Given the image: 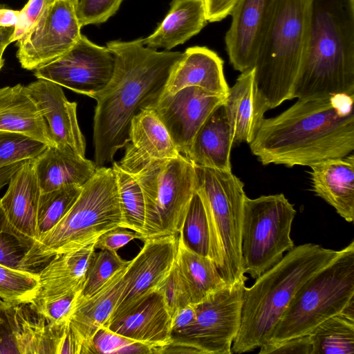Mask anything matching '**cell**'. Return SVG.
<instances>
[{"label": "cell", "mask_w": 354, "mask_h": 354, "mask_svg": "<svg viewBox=\"0 0 354 354\" xmlns=\"http://www.w3.org/2000/svg\"><path fill=\"white\" fill-rule=\"evenodd\" d=\"M106 47L115 57L114 72L106 86L91 97L97 102L93 135L97 168L111 162L128 144L132 119L160 100L183 55L157 51L145 46L142 39L111 41Z\"/></svg>", "instance_id": "obj_1"}, {"label": "cell", "mask_w": 354, "mask_h": 354, "mask_svg": "<svg viewBox=\"0 0 354 354\" xmlns=\"http://www.w3.org/2000/svg\"><path fill=\"white\" fill-rule=\"evenodd\" d=\"M354 95L298 99L261 122L249 143L263 165L308 166L345 157L354 150Z\"/></svg>", "instance_id": "obj_2"}, {"label": "cell", "mask_w": 354, "mask_h": 354, "mask_svg": "<svg viewBox=\"0 0 354 354\" xmlns=\"http://www.w3.org/2000/svg\"><path fill=\"white\" fill-rule=\"evenodd\" d=\"M354 95V0H312L292 98Z\"/></svg>", "instance_id": "obj_3"}, {"label": "cell", "mask_w": 354, "mask_h": 354, "mask_svg": "<svg viewBox=\"0 0 354 354\" xmlns=\"http://www.w3.org/2000/svg\"><path fill=\"white\" fill-rule=\"evenodd\" d=\"M337 252L312 243L294 247L251 287L245 286L241 325L232 353L252 351L268 343L301 286Z\"/></svg>", "instance_id": "obj_4"}, {"label": "cell", "mask_w": 354, "mask_h": 354, "mask_svg": "<svg viewBox=\"0 0 354 354\" xmlns=\"http://www.w3.org/2000/svg\"><path fill=\"white\" fill-rule=\"evenodd\" d=\"M122 222L115 173L112 167H99L66 214L28 250L20 270L35 272L56 256L95 243Z\"/></svg>", "instance_id": "obj_5"}, {"label": "cell", "mask_w": 354, "mask_h": 354, "mask_svg": "<svg viewBox=\"0 0 354 354\" xmlns=\"http://www.w3.org/2000/svg\"><path fill=\"white\" fill-rule=\"evenodd\" d=\"M312 0H274L254 64L259 100L267 111L292 98L306 53Z\"/></svg>", "instance_id": "obj_6"}, {"label": "cell", "mask_w": 354, "mask_h": 354, "mask_svg": "<svg viewBox=\"0 0 354 354\" xmlns=\"http://www.w3.org/2000/svg\"><path fill=\"white\" fill-rule=\"evenodd\" d=\"M209 233V258L230 285L247 281L242 265L244 184L230 171L194 166Z\"/></svg>", "instance_id": "obj_7"}, {"label": "cell", "mask_w": 354, "mask_h": 354, "mask_svg": "<svg viewBox=\"0 0 354 354\" xmlns=\"http://www.w3.org/2000/svg\"><path fill=\"white\" fill-rule=\"evenodd\" d=\"M354 299V241L299 289L268 343L307 335ZM267 344V343H266Z\"/></svg>", "instance_id": "obj_8"}, {"label": "cell", "mask_w": 354, "mask_h": 354, "mask_svg": "<svg viewBox=\"0 0 354 354\" xmlns=\"http://www.w3.org/2000/svg\"><path fill=\"white\" fill-rule=\"evenodd\" d=\"M132 176L141 187L145 203L140 239L178 235L196 190L194 165L180 155L153 161Z\"/></svg>", "instance_id": "obj_9"}, {"label": "cell", "mask_w": 354, "mask_h": 354, "mask_svg": "<svg viewBox=\"0 0 354 354\" xmlns=\"http://www.w3.org/2000/svg\"><path fill=\"white\" fill-rule=\"evenodd\" d=\"M295 214L293 205L283 194L245 196L241 230L245 274L256 279L295 247L290 232Z\"/></svg>", "instance_id": "obj_10"}, {"label": "cell", "mask_w": 354, "mask_h": 354, "mask_svg": "<svg viewBox=\"0 0 354 354\" xmlns=\"http://www.w3.org/2000/svg\"><path fill=\"white\" fill-rule=\"evenodd\" d=\"M245 281L228 284L194 304V321L171 337L162 353L232 354L241 325Z\"/></svg>", "instance_id": "obj_11"}, {"label": "cell", "mask_w": 354, "mask_h": 354, "mask_svg": "<svg viewBox=\"0 0 354 354\" xmlns=\"http://www.w3.org/2000/svg\"><path fill=\"white\" fill-rule=\"evenodd\" d=\"M114 68L115 57L110 50L82 35L66 53L35 69L34 75L91 97L106 86Z\"/></svg>", "instance_id": "obj_12"}, {"label": "cell", "mask_w": 354, "mask_h": 354, "mask_svg": "<svg viewBox=\"0 0 354 354\" xmlns=\"http://www.w3.org/2000/svg\"><path fill=\"white\" fill-rule=\"evenodd\" d=\"M82 28L74 6L66 0H55L17 41V57L21 67L35 70L57 59L77 41Z\"/></svg>", "instance_id": "obj_13"}, {"label": "cell", "mask_w": 354, "mask_h": 354, "mask_svg": "<svg viewBox=\"0 0 354 354\" xmlns=\"http://www.w3.org/2000/svg\"><path fill=\"white\" fill-rule=\"evenodd\" d=\"M178 236L174 234L144 241L140 252L126 268L124 288L109 322L131 310L158 289L174 267Z\"/></svg>", "instance_id": "obj_14"}, {"label": "cell", "mask_w": 354, "mask_h": 354, "mask_svg": "<svg viewBox=\"0 0 354 354\" xmlns=\"http://www.w3.org/2000/svg\"><path fill=\"white\" fill-rule=\"evenodd\" d=\"M225 97L198 86H187L161 97L152 109L178 151L187 158L198 130Z\"/></svg>", "instance_id": "obj_15"}, {"label": "cell", "mask_w": 354, "mask_h": 354, "mask_svg": "<svg viewBox=\"0 0 354 354\" xmlns=\"http://www.w3.org/2000/svg\"><path fill=\"white\" fill-rule=\"evenodd\" d=\"M274 0H238L225 37L230 62L241 73L254 67Z\"/></svg>", "instance_id": "obj_16"}, {"label": "cell", "mask_w": 354, "mask_h": 354, "mask_svg": "<svg viewBox=\"0 0 354 354\" xmlns=\"http://www.w3.org/2000/svg\"><path fill=\"white\" fill-rule=\"evenodd\" d=\"M125 147L124 155L117 163L131 175L153 161L181 155L152 108L142 111L132 119Z\"/></svg>", "instance_id": "obj_17"}, {"label": "cell", "mask_w": 354, "mask_h": 354, "mask_svg": "<svg viewBox=\"0 0 354 354\" xmlns=\"http://www.w3.org/2000/svg\"><path fill=\"white\" fill-rule=\"evenodd\" d=\"M48 126L55 145H65L85 156L86 143L77 118V103L66 98L62 86L38 79L26 86Z\"/></svg>", "instance_id": "obj_18"}, {"label": "cell", "mask_w": 354, "mask_h": 354, "mask_svg": "<svg viewBox=\"0 0 354 354\" xmlns=\"http://www.w3.org/2000/svg\"><path fill=\"white\" fill-rule=\"evenodd\" d=\"M171 317L162 294L155 290L131 310L111 320L106 327L122 336L147 344L162 353L171 343Z\"/></svg>", "instance_id": "obj_19"}, {"label": "cell", "mask_w": 354, "mask_h": 354, "mask_svg": "<svg viewBox=\"0 0 354 354\" xmlns=\"http://www.w3.org/2000/svg\"><path fill=\"white\" fill-rule=\"evenodd\" d=\"M33 160H27L11 176L0 198L10 227L29 248L38 239L37 214L41 194Z\"/></svg>", "instance_id": "obj_20"}, {"label": "cell", "mask_w": 354, "mask_h": 354, "mask_svg": "<svg viewBox=\"0 0 354 354\" xmlns=\"http://www.w3.org/2000/svg\"><path fill=\"white\" fill-rule=\"evenodd\" d=\"M126 268L117 272L90 297L81 295L76 303L69 326L80 344V354H89L93 335L101 327L106 326L124 288Z\"/></svg>", "instance_id": "obj_21"}, {"label": "cell", "mask_w": 354, "mask_h": 354, "mask_svg": "<svg viewBox=\"0 0 354 354\" xmlns=\"http://www.w3.org/2000/svg\"><path fill=\"white\" fill-rule=\"evenodd\" d=\"M187 86L227 96L230 87L223 73V61L205 46L188 48L173 70L162 97Z\"/></svg>", "instance_id": "obj_22"}, {"label": "cell", "mask_w": 354, "mask_h": 354, "mask_svg": "<svg viewBox=\"0 0 354 354\" xmlns=\"http://www.w3.org/2000/svg\"><path fill=\"white\" fill-rule=\"evenodd\" d=\"M41 192L65 186L82 187L95 174V163L65 145L48 146L33 160Z\"/></svg>", "instance_id": "obj_23"}, {"label": "cell", "mask_w": 354, "mask_h": 354, "mask_svg": "<svg viewBox=\"0 0 354 354\" xmlns=\"http://www.w3.org/2000/svg\"><path fill=\"white\" fill-rule=\"evenodd\" d=\"M95 243L53 257L38 273V286L28 303L56 299L83 290Z\"/></svg>", "instance_id": "obj_24"}, {"label": "cell", "mask_w": 354, "mask_h": 354, "mask_svg": "<svg viewBox=\"0 0 354 354\" xmlns=\"http://www.w3.org/2000/svg\"><path fill=\"white\" fill-rule=\"evenodd\" d=\"M313 190L348 222L354 219V155L310 167Z\"/></svg>", "instance_id": "obj_25"}, {"label": "cell", "mask_w": 354, "mask_h": 354, "mask_svg": "<svg viewBox=\"0 0 354 354\" xmlns=\"http://www.w3.org/2000/svg\"><path fill=\"white\" fill-rule=\"evenodd\" d=\"M224 106L233 145L249 144L266 112L258 98L254 68L242 72L238 77L234 86L229 88Z\"/></svg>", "instance_id": "obj_26"}, {"label": "cell", "mask_w": 354, "mask_h": 354, "mask_svg": "<svg viewBox=\"0 0 354 354\" xmlns=\"http://www.w3.org/2000/svg\"><path fill=\"white\" fill-rule=\"evenodd\" d=\"M233 145L223 102L214 110L198 130L187 158L194 166L230 171Z\"/></svg>", "instance_id": "obj_27"}, {"label": "cell", "mask_w": 354, "mask_h": 354, "mask_svg": "<svg viewBox=\"0 0 354 354\" xmlns=\"http://www.w3.org/2000/svg\"><path fill=\"white\" fill-rule=\"evenodd\" d=\"M0 131L23 133L54 145L48 126L26 86L0 88Z\"/></svg>", "instance_id": "obj_28"}, {"label": "cell", "mask_w": 354, "mask_h": 354, "mask_svg": "<svg viewBox=\"0 0 354 354\" xmlns=\"http://www.w3.org/2000/svg\"><path fill=\"white\" fill-rule=\"evenodd\" d=\"M207 22L203 0H173L163 21L142 42L153 49L171 50L197 35Z\"/></svg>", "instance_id": "obj_29"}, {"label": "cell", "mask_w": 354, "mask_h": 354, "mask_svg": "<svg viewBox=\"0 0 354 354\" xmlns=\"http://www.w3.org/2000/svg\"><path fill=\"white\" fill-rule=\"evenodd\" d=\"M175 266L185 285L192 304L201 302L212 292L228 285L209 257L188 249L179 236Z\"/></svg>", "instance_id": "obj_30"}, {"label": "cell", "mask_w": 354, "mask_h": 354, "mask_svg": "<svg viewBox=\"0 0 354 354\" xmlns=\"http://www.w3.org/2000/svg\"><path fill=\"white\" fill-rule=\"evenodd\" d=\"M308 336L311 354H353L354 317L340 313L322 322Z\"/></svg>", "instance_id": "obj_31"}, {"label": "cell", "mask_w": 354, "mask_h": 354, "mask_svg": "<svg viewBox=\"0 0 354 354\" xmlns=\"http://www.w3.org/2000/svg\"><path fill=\"white\" fill-rule=\"evenodd\" d=\"M117 180L118 192L122 212L121 227L138 233L142 232L145 220V203L142 190L137 180L113 163Z\"/></svg>", "instance_id": "obj_32"}, {"label": "cell", "mask_w": 354, "mask_h": 354, "mask_svg": "<svg viewBox=\"0 0 354 354\" xmlns=\"http://www.w3.org/2000/svg\"><path fill=\"white\" fill-rule=\"evenodd\" d=\"M82 187L65 186L50 192H41L37 214L38 239L50 230L66 214L78 198Z\"/></svg>", "instance_id": "obj_33"}, {"label": "cell", "mask_w": 354, "mask_h": 354, "mask_svg": "<svg viewBox=\"0 0 354 354\" xmlns=\"http://www.w3.org/2000/svg\"><path fill=\"white\" fill-rule=\"evenodd\" d=\"M178 236L188 249L209 257L208 223L203 201L196 190L188 205Z\"/></svg>", "instance_id": "obj_34"}, {"label": "cell", "mask_w": 354, "mask_h": 354, "mask_svg": "<svg viewBox=\"0 0 354 354\" xmlns=\"http://www.w3.org/2000/svg\"><path fill=\"white\" fill-rule=\"evenodd\" d=\"M38 280V273L0 263V297L10 304L28 303L35 295Z\"/></svg>", "instance_id": "obj_35"}, {"label": "cell", "mask_w": 354, "mask_h": 354, "mask_svg": "<svg viewBox=\"0 0 354 354\" xmlns=\"http://www.w3.org/2000/svg\"><path fill=\"white\" fill-rule=\"evenodd\" d=\"M129 262L122 259L115 251H95L87 268L82 297H90L99 290L113 275L126 268Z\"/></svg>", "instance_id": "obj_36"}, {"label": "cell", "mask_w": 354, "mask_h": 354, "mask_svg": "<svg viewBox=\"0 0 354 354\" xmlns=\"http://www.w3.org/2000/svg\"><path fill=\"white\" fill-rule=\"evenodd\" d=\"M48 146L23 133L0 131V168L21 161L35 160Z\"/></svg>", "instance_id": "obj_37"}, {"label": "cell", "mask_w": 354, "mask_h": 354, "mask_svg": "<svg viewBox=\"0 0 354 354\" xmlns=\"http://www.w3.org/2000/svg\"><path fill=\"white\" fill-rule=\"evenodd\" d=\"M155 353L149 346L122 336L102 326L93 335L89 354Z\"/></svg>", "instance_id": "obj_38"}, {"label": "cell", "mask_w": 354, "mask_h": 354, "mask_svg": "<svg viewBox=\"0 0 354 354\" xmlns=\"http://www.w3.org/2000/svg\"><path fill=\"white\" fill-rule=\"evenodd\" d=\"M29 248L10 227L0 204V263L20 270L21 261Z\"/></svg>", "instance_id": "obj_39"}, {"label": "cell", "mask_w": 354, "mask_h": 354, "mask_svg": "<svg viewBox=\"0 0 354 354\" xmlns=\"http://www.w3.org/2000/svg\"><path fill=\"white\" fill-rule=\"evenodd\" d=\"M82 290L73 292L62 297L41 301L29 303L30 306L41 315L48 323L55 324H65L69 322L70 317L76 303L82 295Z\"/></svg>", "instance_id": "obj_40"}, {"label": "cell", "mask_w": 354, "mask_h": 354, "mask_svg": "<svg viewBox=\"0 0 354 354\" xmlns=\"http://www.w3.org/2000/svg\"><path fill=\"white\" fill-rule=\"evenodd\" d=\"M123 0H77L76 16L82 27L107 21L119 9Z\"/></svg>", "instance_id": "obj_41"}, {"label": "cell", "mask_w": 354, "mask_h": 354, "mask_svg": "<svg viewBox=\"0 0 354 354\" xmlns=\"http://www.w3.org/2000/svg\"><path fill=\"white\" fill-rule=\"evenodd\" d=\"M157 290L162 294L171 317L178 309L192 304L187 290L175 266V263Z\"/></svg>", "instance_id": "obj_42"}, {"label": "cell", "mask_w": 354, "mask_h": 354, "mask_svg": "<svg viewBox=\"0 0 354 354\" xmlns=\"http://www.w3.org/2000/svg\"><path fill=\"white\" fill-rule=\"evenodd\" d=\"M16 304L0 308V354L19 353Z\"/></svg>", "instance_id": "obj_43"}, {"label": "cell", "mask_w": 354, "mask_h": 354, "mask_svg": "<svg viewBox=\"0 0 354 354\" xmlns=\"http://www.w3.org/2000/svg\"><path fill=\"white\" fill-rule=\"evenodd\" d=\"M55 0H28L19 10V16L15 26L12 42L19 41L39 20L47 8Z\"/></svg>", "instance_id": "obj_44"}, {"label": "cell", "mask_w": 354, "mask_h": 354, "mask_svg": "<svg viewBox=\"0 0 354 354\" xmlns=\"http://www.w3.org/2000/svg\"><path fill=\"white\" fill-rule=\"evenodd\" d=\"M312 345L308 335L279 343H267L260 347V354H311Z\"/></svg>", "instance_id": "obj_45"}, {"label": "cell", "mask_w": 354, "mask_h": 354, "mask_svg": "<svg viewBox=\"0 0 354 354\" xmlns=\"http://www.w3.org/2000/svg\"><path fill=\"white\" fill-rule=\"evenodd\" d=\"M136 239H140L138 233L130 231L129 229L118 227L102 234L95 243V249L117 252L118 250Z\"/></svg>", "instance_id": "obj_46"}, {"label": "cell", "mask_w": 354, "mask_h": 354, "mask_svg": "<svg viewBox=\"0 0 354 354\" xmlns=\"http://www.w3.org/2000/svg\"><path fill=\"white\" fill-rule=\"evenodd\" d=\"M238 0H203L207 21H220L230 15Z\"/></svg>", "instance_id": "obj_47"}, {"label": "cell", "mask_w": 354, "mask_h": 354, "mask_svg": "<svg viewBox=\"0 0 354 354\" xmlns=\"http://www.w3.org/2000/svg\"><path fill=\"white\" fill-rule=\"evenodd\" d=\"M195 317L194 304H188L178 309L171 317V337L189 327L194 321Z\"/></svg>", "instance_id": "obj_48"}, {"label": "cell", "mask_w": 354, "mask_h": 354, "mask_svg": "<svg viewBox=\"0 0 354 354\" xmlns=\"http://www.w3.org/2000/svg\"><path fill=\"white\" fill-rule=\"evenodd\" d=\"M19 10L0 8V27H14L17 25Z\"/></svg>", "instance_id": "obj_49"}, {"label": "cell", "mask_w": 354, "mask_h": 354, "mask_svg": "<svg viewBox=\"0 0 354 354\" xmlns=\"http://www.w3.org/2000/svg\"><path fill=\"white\" fill-rule=\"evenodd\" d=\"M27 160L12 163L0 168V189L9 183L11 176Z\"/></svg>", "instance_id": "obj_50"}, {"label": "cell", "mask_w": 354, "mask_h": 354, "mask_svg": "<svg viewBox=\"0 0 354 354\" xmlns=\"http://www.w3.org/2000/svg\"><path fill=\"white\" fill-rule=\"evenodd\" d=\"M14 27H0V57L3 55L6 47L12 43Z\"/></svg>", "instance_id": "obj_51"}, {"label": "cell", "mask_w": 354, "mask_h": 354, "mask_svg": "<svg viewBox=\"0 0 354 354\" xmlns=\"http://www.w3.org/2000/svg\"><path fill=\"white\" fill-rule=\"evenodd\" d=\"M9 303H7L5 301H3L1 297H0V308L5 306L6 305H7Z\"/></svg>", "instance_id": "obj_52"}, {"label": "cell", "mask_w": 354, "mask_h": 354, "mask_svg": "<svg viewBox=\"0 0 354 354\" xmlns=\"http://www.w3.org/2000/svg\"><path fill=\"white\" fill-rule=\"evenodd\" d=\"M4 62H5L4 59L2 57V56L0 57V70L3 67V66L4 65Z\"/></svg>", "instance_id": "obj_53"}, {"label": "cell", "mask_w": 354, "mask_h": 354, "mask_svg": "<svg viewBox=\"0 0 354 354\" xmlns=\"http://www.w3.org/2000/svg\"><path fill=\"white\" fill-rule=\"evenodd\" d=\"M66 1H69V2H70V3H71L74 6H75V3H76V1H77V0H66Z\"/></svg>", "instance_id": "obj_54"}]
</instances>
